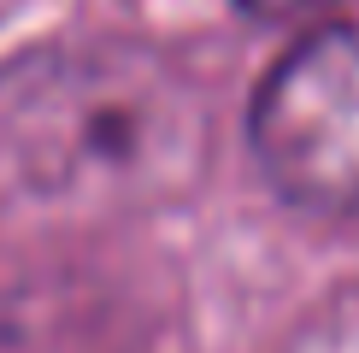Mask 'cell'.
Segmentation results:
<instances>
[{
	"mask_svg": "<svg viewBox=\"0 0 359 353\" xmlns=\"http://www.w3.org/2000/svg\"><path fill=\"white\" fill-rule=\"evenodd\" d=\"M194 95L136 41H48L0 65V242L107 230L183 188Z\"/></svg>",
	"mask_w": 359,
	"mask_h": 353,
	"instance_id": "6da1fadb",
	"label": "cell"
},
{
	"mask_svg": "<svg viewBox=\"0 0 359 353\" xmlns=\"http://www.w3.org/2000/svg\"><path fill=\"white\" fill-rule=\"evenodd\" d=\"M248 141L271 195L294 212H359V18L312 24L265 71Z\"/></svg>",
	"mask_w": 359,
	"mask_h": 353,
	"instance_id": "7a4b0ae2",
	"label": "cell"
},
{
	"mask_svg": "<svg viewBox=\"0 0 359 353\" xmlns=\"http://www.w3.org/2000/svg\"><path fill=\"white\" fill-rule=\"evenodd\" d=\"M236 6L265 24H336V18H353L359 0H236Z\"/></svg>",
	"mask_w": 359,
	"mask_h": 353,
	"instance_id": "3957f363",
	"label": "cell"
}]
</instances>
